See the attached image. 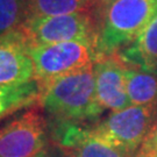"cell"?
I'll return each mask as SVG.
<instances>
[{
	"mask_svg": "<svg viewBox=\"0 0 157 157\" xmlns=\"http://www.w3.org/2000/svg\"><path fill=\"white\" fill-rule=\"evenodd\" d=\"M92 1H93L94 6H97V7H100V6H104L105 4H107L108 1H111V0H92Z\"/></svg>",
	"mask_w": 157,
	"mask_h": 157,
	"instance_id": "cell-16",
	"label": "cell"
},
{
	"mask_svg": "<svg viewBox=\"0 0 157 157\" xmlns=\"http://www.w3.org/2000/svg\"><path fill=\"white\" fill-rule=\"evenodd\" d=\"M62 146L70 149L72 157H132L130 154L91 134L90 129L75 124H61L57 130Z\"/></svg>",
	"mask_w": 157,
	"mask_h": 157,
	"instance_id": "cell-9",
	"label": "cell"
},
{
	"mask_svg": "<svg viewBox=\"0 0 157 157\" xmlns=\"http://www.w3.org/2000/svg\"><path fill=\"white\" fill-rule=\"evenodd\" d=\"M157 14V0H111L101 6L95 48L111 56L133 43Z\"/></svg>",
	"mask_w": 157,
	"mask_h": 157,
	"instance_id": "cell-2",
	"label": "cell"
},
{
	"mask_svg": "<svg viewBox=\"0 0 157 157\" xmlns=\"http://www.w3.org/2000/svg\"><path fill=\"white\" fill-rule=\"evenodd\" d=\"M40 105L61 124L98 118L104 109L95 94L93 65L41 85Z\"/></svg>",
	"mask_w": 157,
	"mask_h": 157,
	"instance_id": "cell-1",
	"label": "cell"
},
{
	"mask_svg": "<svg viewBox=\"0 0 157 157\" xmlns=\"http://www.w3.org/2000/svg\"><path fill=\"white\" fill-rule=\"evenodd\" d=\"M92 0H27V19L69 15L79 12H91Z\"/></svg>",
	"mask_w": 157,
	"mask_h": 157,
	"instance_id": "cell-13",
	"label": "cell"
},
{
	"mask_svg": "<svg viewBox=\"0 0 157 157\" xmlns=\"http://www.w3.org/2000/svg\"><path fill=\"white\" fill-rule=\"evenodd\" d=\"M45 146V120L37 107L17 114L0 128V157H34Z\"/></svg>",
	"mask_w": 157,
	"mask_h": 157,
	"instance_id": "cell-6",
	"label": "cell"
},
{
	"mask_svg": "<svg viewBox=\"0 0 157 157\" xmlns=\"http://www.w3.org/2000/svg\"><path fill=\"white\" fill-rule=\"evenodd\" d=\"M156 115L155 107L130 105L124 109L113 112L90 132L95 137L133 155L146 139Z\"/></svg>",
	"mask_w": 157,
	"mask_h": 157,
	"instance_id": "cell-5",
	"label": "cell"
},
{
	"mask_svg": "<svg viewBox=\"0 0 157 157\" xmlns=\"http://www.w3.org/2000/svg\"><path fill=\"white\" fill-rule=\"evenodd\" d=\"M126 80L130 105L157 108V70L127 67Z\"/></svg>",
	"mask_w": 157,
	"mask_h": 157,
	"instance_id": "cell-11",
	"label": "cell"
},
{
	"mask_svg": "<svg viewBox=\"0 0 157 157\" xmlns=\"http://www.w3.org/2000/svg\"><path fill=\"white\" fill-rule=\"evenodd\" d=\"M35 67V79L41 85L85 69L100 59L94 45L85 41L27 47Z\"/></svg>",
	"mask_w": 157,
	"mask_h": 157,
	"instance_id": "cell-3",
	"label": "cell"
},
{
	"mask_svg": "<svg viewBox=\"0 0 157 157\" xmlns=\"http://www.w3.org/2000/svg\"><path fill=\"white\" fill-rule=\"evenodd\" d=\"M27 20V0H0V37L20 29Z\"/></svg>",
	"mask_w": 157,
	"mask_h": 157,
	"instance_id": "cell-14",
	"label": "cell"
},
{
	"mask_svg": "<svg viewBox=\"0 0 157 157\" xmlns=\"http://www.w3.org/2000/svg\"><path fill=\"white\" fill-rule=\"evenodd\" d=\"M35 79L33 59L21 33L0 37V86L28 83Z\"/></svg>",
	"mask_w": 157,
	"mask_h": 157,
	"instance_id": "cell-8",
	"label": "cell"
},
{
	"mask_svg": "<svg viewBox=\"0 0 157 157\" xmlns=\"http://www.w3.org/2000/svg\"><path fill=\"white\" fill-rule=\"evenodd\" d=\"M155 157H157V156H155Z\"/></svg>",
	"mask_w": 157,
	"mask_h": 157,
	"instance_id": "cell-18",
	"label": "cell"
},
{
	"mask_svg": "<svg viewBox=\"0 0 157 157\" xmlns=\"http://www.w3.org/2000/svg\"><path fill=\"white\" fill-rule=\"evenodd\" d=\"M117 56L130 67L157 70V14L133 43L119 50Z\"/></svg>",
	"mask_w": 157,
	"mask_h": 157,
	"instance_id": "cell-10",
	"label": "cell"
},
{
	"mask_svg": "<svg viewBox=\"0 0 157 157\" xmlns=\"http://www.w3.org/2000/svg\"><path fill=\"white\" fill-rule=\"evenodd\" d=\"M19 32L27 47L85 41L95 48L98 21L94 20L91 12H79L69 15L27 19Z\"/></svg>",
	"mask_w": 157,
	"mask_h": 157,
	"instance_id": "cell-4",
	"label": "cell"
},
{
	"mask_svg": "<svg viewBox=\"0 0 157 157\" xmlns=\"http://www.w3.org/2000/svg\"><path fill=\"white\" fill-rule=\"evenodd\" d=\"M41 84L36 79L20 85L0 86V120L12 113L40 104Z\"/></svg>",
	"mask_w": 157,
	"mask_h": 157,
	"instance_id": "cell-12",
	"label": "cell"
},
{
	"mask_svg": "<svg viewBox=\"0 0 157 157\" xmlns=\"http://www.w3.org/2000/svg\"><path fill=\"white\" fill-rule=\"evenodd\" d=\"M95 94L101 108L118 112L130 106L127 94V65L115 54L101 57L93 65Z\"/></svg>",
	"mask_w": 157,
	"mask_h": 157,
	"instance_id": "cell-7",
	"label": "cell"
},
{
	"mask_svg": "<svg viewBox=\"0 0 157 157\" xmlns=\"http://www.w3.org/2000/svg\"><path fill=\"white\" fill-rule=\"evenodd\" d=\"M157 156V120L149 129L146 139L141 144L136 157H155Z\"/></svg>",
	"mask_w": 157,
	"mask_h": 157,
	"instance_id": "cell-15",
	"label": "cell"
},
{
	"mask_svg": "<svg viewBox=\"0 0 157 157\" xmlns=\"http://www.w3.org/2000/svg\"><path fill=\"white\" fill-rule=\"evenodd\" d=\"M34 157H49V156H48L44 151H42V152H40L39 155H36V156H34Z\"/></svg>",
	"mask_w": 157,
	"mask_h": 157,
	"instance_id": "cell-17",
	"label": "cell"
}]
</instances>
